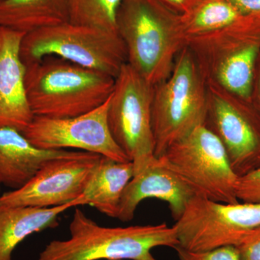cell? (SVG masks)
I'll list each match as a JSON object with an SVG mask.
<instances>
[{"label": "cell", "mask_w": 260, "mask_h": 260, "mask_svg": "<svg viewBox=\"0 0 260 260\" xmlns=\"http://www.w3.org/2000/svg\"><path fill=\"white\" fill-rule=\"evenodd\" d=\"M208 83L205 126L223 144L233 171L242 177L260 167V115L251 102Z\"/></svg>", "instance_id": "cell-10"}, {"label": "cell", "mask_w": 260, "mask_h": 260, "mask_svg": "<svg viewBox=\"0 0 260 260\" xmlns=\"http://www.w3.org/2000/svg\"><path fill=\"white\" fill-rule=\"evenodd\" d=\"M236 193L239 202L260 204V167L238 178Z\"/></svg>", "instance_id": "cell-22"}, {"label": "cell", "mask_w": 260, "mask_h": 260, "mask_svg": "<svg viewBox=\"0 0 260 260\" xmlns=\"http://www.w3.org/2000/svg\"><path fill=\"white\" fill-rule=\"evenodd\" d=\"M69 229V239L51 241L38 260H157L153 249L179 244L174 225L102 226L78 208Z\"/></svg>", "instance_id": "cell-3"}, {"label": "cell", "mask_w": 260, "mask_h": 260, "mask_svg": "<svg viewBox=\"0 0 260 260\" xmlns=\"http://www.w3.org/2000/svg\"><path fill=\"white\" fill-rule=\"evenodd\" d=\"M195 196L194 189L157 158L128 183L121 196L116 218L121 222L130 221L143 200L155 198L169 204L172 218L177 221Z\"/></svg>", "instance_id": "cell-14"}, {"label": "cell", "mask_w": 260, "mask_h": 260, "mask_svg": "<svg viewBox=\"0 0 260 260\" xmlns=\"http://www.w3.org/2000/svg\"><path fill=\"white\" fill-rule=\"evenodd\" d=\"M158 158L198 196L218 203H239L236 193L239 177L221 142L205 124L171 145Z\"/></svg>", "instance_id": "cell-8"}, {"label": "cell", "mask_w": 260, "mask_h": 260, "mask_svg": "<svg viewBox=\"0 0 260 260\" xmlns=\"http://www.w3.org/2000/svg\"><path fill=\"white\" fill-rule=\"evenodd\" d=\"M3 1H4V0H0V3H1L2 2H3Z\"/></svg>", "instance_id": "cell-28"}, {"label": "cell", "mask_w": 260, "mask_h": 260, "mask_svg": "<svg viewBox=\"0 0 260 260\" xmlns=\"http://www.w3.org/2000/svg\"><path fill=\"white\" fill-rule=\"evenodd\" d=\"M24 36L0 27V128H14L21 133L34 118L25 87L26 66L20 56Z\"/></svg>", "instance_id": "cell-13"}, {"label": "cell", "mask_w": 260, "mask_h": 260, "mask_svg": "<svg viewBox=\"0 0 260 260\" xmlns=\"http://www.w3.org/2000/svg\"><path fill=\"white\" fill-rule=\"evenodd\" d=\"M133 177L134 166L131 161H116L101 156L79 198L81 205H90L104 215L116 218L121 196Z\"/></svg>", "instance_id": "cell-16"}, {"label": "cell", "mask_w": 260, "mask_h": 260, "mask_svg": "<svg viewBox=\"0 0 260 260\" xmlns=\"http://www.w3.org/2000/svg\"><path fill=\"white\" fill-rule=\"evenodd\" d=\"M235 246L241 260H260V226Z\"/></svg>", "instance_id": "cell-23"}, {"label": "cell", "mask_w": 260, "mask_h": 260, "mask_svg": "<svg viewBox=\"0 0 260 260\" xmlns=\"http://www.w3.org/2000/svg\"><path fill=\"white\" fill-rule=\"evenodd\" d=\"M180 15L161 0H122L118 10L126 63L152 85L169 78L186 46Z\"/></svg>", "instance_id": "cell-1"}, {"label": "cell", "mask_w": 260, "mask_h": 260, "mask_svg": "<svg viewBox=\"0 0 260 260\" xmlns=\"http://www.w3.org/2000/svg\"><path fill=\"white\" fill-rule=\"evenodd\" d=\"M101 156L80 151L75 156L49 160L25 185L0 195V209L52 208L80 200L89 176Z\"/></svg>", "instance_id": "cell-12"}, {"label": "cell", "mask_w": 260, "mask_h": 260, "mask_svg": "<svg viewBox=\"0 0 260 260\" xmlns=\"http://www.w3.org/2000/svg\"><path fill=\"white\" fill-rule=\"evenodd\" d=\"M154 85L127 63L115 78L108 125L114 141L134 166V175L155 161L152 128Z\"/></svg>", "instance_id": "cell-7"}, {"label": "cell", "mask_w": 260, "mask_h": 260, "mask_svg": "<svg viewBox=\"0 0 260 260\" xmlns=\"http://www.w3.org/2000/svg\"><path fill=\"white\" fill-rule=\"evenodd\" d=\"M208 107V83L189 48L181 51L169 78L154 85L152 128L155 155L204 125Z\"/></svg>", "instance_id": "cell-5"}, {"label": "cell", "mask_w": 260, "mask_h": 260, "mask_svg": "<svg viewBox=\"0 0 260 260\" xmlns=\"http://www.w3.org/2000/svg\"><path fill=\"white\" fill-rule=\"evenodd\" d=\"M25 87L34 116L74 117L104 104L115 78L56 56L25 65Z\"/></svg>", "instance_id": "cell-2"}, {"label": "cell", "mask_w": 260, "mask_h": 260, "mask_svg": "<svg viewBox=\"0 0 260 260\" xmlns=\"http://www.w3.org/2000/svg\"><path fill=\"white\" fill-rule=\"evenodd\" d=\"M79 200L52 208L17 207L0 209V260H13L17 246L34 233L57 226L61 214L79 206Z\"/></svg>", "instance_id": "cell-17"}, {"label": "cell", "mask_w": 260, "mask_h": 260, "mask_svg": "<svg viewBox=\"0 0 260 260\" xmlns=\"http://www.w3.org/2000/svg\"><path fill=\"white\" fill-rule=\"evenodd\" d=\"M251 104L260 115V56L256 64L255 74H254Z\"/></svg>", "instance_id": "cell-25"}, {"label": "cell", "mask_w": 260, "mask_h": 260, "mask_svg": "<svg viewBox=\"0 0 260 260\" xmlns=\"http://www.w3.org/2000/svg\"><path fill=\"white\" fill-rule=\"evenodd\" d=\"M244 16H260V0H228Z\"/></svg>", "instance_id": "cell-24"}, {"label": "cell", "mask_w": 260, "mask_h": 260, "mask_svg": "<svg viewBox=\"0 0 260 260\" xmlns=\"http://www.w3.org/2000/svg\"><path fill=\"white\" fill-rule=\"evenodd\" d=\"M109 99L100 107L74 117L34 116L23 134L37 148L98 154L116 161H130L114 141L108 125Z\"/></svg>", "instance_id": "cell-11"}, {"label": "cell", "mask_w": 260, "mask_h": 260, "mask_svg": "<svg viewBox=\"0 0 260 260\" xmlns=\"http://www.w3.org/2000/svg\"><path fill=\"white\" fill-rule=\"evenodd\" d=\"M122 0H67L69 22L117 31L116 15Z\"/></svg>", "instance_id": "cell-20"}, {"label": "cell", "mask_w": 260, "mask_h": 260, "mask_svg": "<svg viewBox=\"0 0 260 260\" xmlns=\"http://www.w3.org/2000/svg\"><path fill=\"white\" fill-rule=\"evenodd\" d=\"M1 185H0V195L2 194V193H1Z\"/></svg>", "instance_id": "cell-27"}, {"label": "cell", "mask_w": 260, "mask_h": 260, "mask_svg": "<svg viewBox=\"0 0 260 260\" xmlns=\"http://www.w3.org/2000/svg\"><path fill=\"white\" fill-rule=\"evenodd\" d=\"M174 249L177 251L179 260H241L235 246H223L210 250L193 251L178 245Z\"/></svg>", "instance_id": "cell-21"}, {"label": "cell", "mask_w": 260, "mask_h": 260, "mask_svg": "<svg viewBox=\"0 0 260 260\" xmlns=\"http://www.w3.org/2000/svg\"><path fill=\"white\" fill-rule=\"evenodd\" d=\"M67 22V0H4L0 3V27L25 34Z\"/></svg>", "instance_id": "cell-18"}, {"label": "cell", "mask_w": 260, "mask_h": 260, "mask_svg": "<svg viewBox=\"0 0 260 260\" xmlns=\"http://www.w3.org/2000/svg\"><path fill=\"white\" fill-rule=\"evenodd\" d=\"M80 152L37 148L19 130L0 128V185L11 190L19 189L30 181L46 162L75 156Z\"/></svg>", "instance_id": "cell-15"}, {"label": "cell", "mask_w": 260, "mask_h": 260, "mask_svg": "<svg viewBox=\"0 0 260 260\" xmlns=\"http://www.w3.org/2000/svg\"><path fill=\"white\" fill-rule=\"evenodd\" d=\"M56 56L115 78L127 62L124 43L117 31L70 22L25 34L20 56L28 65Z\"/></svg>", "instance_id": "cell-6"}, {"label": "cell", "mask_w": 260, "mask_h": 260, "mask_svg": "<svg viewBox=\"0 0 260 260\" xmlns=\"http://www.w3.org/2000/svg\"><path fill=\"white\" fill-rule=\"evenodd\" d=\"M243 16L228 0H199L180 18L186 38L226 28Z\"/></svg>", "instance_id": "cell-19"}, {"label": "cell", "mask_w": 260, "mask_h": 260, "mask_svg": "<svg viewBox=\"0 0 260 260\" xmlns=\"http://www.w3.org/2000/svg\"><path fill=\"white\" fill-rule=\"evenodd\" d=\"M260 226V204L221 203L195 196L174 227L179 246L203 251L237 246Z\"/></svg>", "instance_id": "cell-9"}, {"label": "cell", "mask_w": 260, "mask_h": 260, "mask_svg": "<svg viewBox=\"0 0 260 260\" xmlns=\"http://www.w3.org/2000/svg\"><path fill=\"white\" fill-rule=\"evenodd\" d=\"M179 14L186 13L199 0H161Z\"/></svg>", "instance_id": "cell-26"}, {"label": "cell", "mask_w": 260, "mask_h": 260, "mask_svg": "<svg viewBox=\"0 0 260 260\" xmlns=\"http://www.w3.org/2000/svg\"><path fill=\"white\" fill-rule=\"evenodd\" d=\"M186 47L207 81L251 102L260 56V16H243L226 28L186 37Z\"/></svg>", "instance_id": "cell-4"}]
</instances>
